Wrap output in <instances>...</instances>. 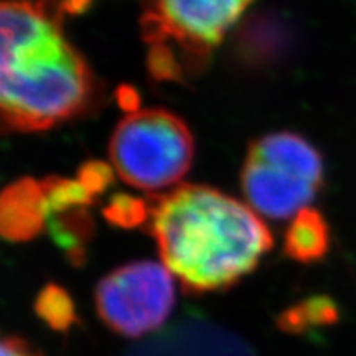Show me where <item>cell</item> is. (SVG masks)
<instances>
[{
    "label": "cell",
    "instance_id": "7a4b0ae2",
    "mask_svg": "<svg viewBox=\"0 0 356 356\" xmlns=\"http://www.w3.org/2000/svg\"><path fill=\"white\" fill-rule=\"evenodd\" d=\"M149 231L188 293L225 291L256 269L273 234L251 207L203 185H181L152 207Z\"/></svg>",
    "mask_w": 356,
    "mask_h": 356
},
{
    "label": "cell",
    "instance_id": "e0dca14e",
    "mask_svg": "<svg viewBox=\"0 0 356 356\" xmlns=\"http://www.w3.org/2000/svg\"><path fill=\"white\" fill-rule=\"evenodd\" d=\"M89 0H63L61 3V8H63V12H73V13H78L81 12L84 7L88 6Z\"/></svg>",
    "mask_w": 356,
    "mask_h": 356
},
{
    "label": "cell",
    "instance_id": "8fae6325",
    "mask_svg": "<svg viewBox=\"0 0 356 356\" xmlns=\"http://www.w3.org/2000/svg\"><path fill=\"white\" fill-rule=\"evenodd\" d=\"M340 318L338 305L328 296H312L289 307L277 317V327L292 335L330 327Z\"/></svg>",
    "mask_w": 356,
    "mask_h": 356
},
{
    "label": "cell",
    "instance_id": "ba28073f",
    "mask_svg": "<svg viewBox=\"0 0 356 356\" xmlns=\"http://www.w3.org/2000/svg\"><path fill=\"white\" fill-rule=\"evenodd\" d=\"M47 226V200L42 181L22 178L7 186L0 202V229L8 241L37 238Z\"/></svg>",
    "mask_w": 356,
    "mask_h": 356
},
{
    "label": "cell",
    "instance_id": "3957f363",
    "mask_svg": "<svg viewBox=\"0 0 356 356\" xmlns=\"http://www.w3.org/2000/svg\"><path fill=\"white\" fill-rule=\"evenodd\" d=\"M323 181L320 154L291 132L261 137L249 147L241 185L249 207L273 220L309 208Z\"/></svg>",
    "mask_w": 356,
    "mask_h": 356
},
{
    "label": "cell",
    "instance_id": "9c48e42d",
    "mask_svg": "<svg viewBox=\"0 0 356 356\" xmlns=\"http://www.w3.org/2000/svg\"><path fill=\"white\" fill-rule=\"evenodd\" d=\"M330 248V229L318 211L305 208L292 218L284 238V252L291 259L312 264L323 259Z\"/></svg>",
    "mask_w": 356,
    "mask_h": 356
},
{
    "label": "cell",
    "instance_id": "5bb4252c",
    "mask_svg": "<svg viewBox=\"0 0 356 356\" xmlns=\"http://www.w3.org/2000/svg\"><path fill=\"white\" fill-rule=\"evenodd\" d=\"M113 168L102 162H88L78 173V180L91 191L95 197L101 195L113 181Z\"/></svg>",
    "mask_w": 356,
    "mask_h": 356
},
{
    "label": "cell",
    "instance_id": "6da1fadb",
    "mask_svg": "<svg viewBox=\"0 0 356 356\" xmlns=\"http://www.w3.org/2000/svg\"><path fill=\"white\" fill-rule=\"evenodd\" d=\"M63 13L51 0H3L0 108L10 131H47L92 99V74L63 35Z\"/></svg>",
    "mask_w": 356,
    "mask_h": 356
},
{
    "label": "cell",
    "instance_id": "2e32d148",
    "mask_svg": "<svg viewBox=\"0 0 356 356\" xmlns=\"http://www.w3.org/2000/svg\"><path fill=\"white\" fill-rule=\"evenodd\" d=\"M119 104L126 108L129 113L139 111L137 109V95L132 89H121V92H119Z\"/></svg>",
    "mask_w": 356,
    "mask_h": 356
},
{
    "label": "cell",
    "instance_id": "7c38bea8",
    "mask_svg": "<svg viewBox=\"0 0 356 356\" xmlns=\"http://www.w3.org/2000/svg\"><path fill=\"white\" fill-rule=\"evenodd\" d=\"M35 312L55 332H68L78 320L73 299L56 284H48L40 291L35 300Z\"/></svg>",
    "mask_w": 356,
    "mask_h": 356
},
{
    "label": "cell",
    "instance_id": "5b68a950",
    "mask_svg": "<svg viewBox=\"0 0 356 356\" xmlns=\"http://www.w3.org/2000/svg\"><path fill=\"white\" fill-rule=\"evenodd\" d=\"M252 0H149L142 32L167 48L186 71H197Z\"/></svg>",
    "mask_w": 356,
    "mask_h": 356
},
{
    "label": "cell",
    "instance_id": "52a82bcc",
    "mask_svg": "<svg viewBox=\"0 0 356 356\" xmlns=\"http://www.w3.org/2000/svg\"><path fill=\"white\" fill-rule=\"evenodd\" d=\"M127 356H256L246 341L202 318L184 320Z\"/></svg>",
    "mask_w": 356,
    "mask_h": 356
},
{
    "label": "cell",
    "instance_id": "9a60e30c",
    "mask_svg": "<svg viewBox=\"0 0 356 356\" xmlns=\"http://www.w3.org/2000/svg\"><path fill=\"white\" fill-rule=\"evenodd\" d=\"M2 356H40V353L22 337L8 335L2 340Z\"/></svg>",
    "mask_w": 356,
    "mask_h": 356
},
{
    "label": "cell",
    "instance_id": "8992f818",
    "mask_svg": "<svg viewBox=\"0 0 356 356\" xmlns=\"http://www.w3.org/2000/svg\"><path fill=\"white\" fill-rule=\"evenodd\" d=\"M96 310L109 330L137 338L157 330L175 302L173 274L157 262L126 264L96 286Z\"/></svg>",
    "mask_w": 356,
    "mask_h": 356
},
{
    "label": "cell",
    "instance_id": "30bf717a",
    "mask_svg": "<svg viewBox=\"0 0 356 356\" xmlns=\"http://www.w3.org/2000/svg\"><path fill=\"white\" fill-rule=\"evenodd\" d=\"M92 225L95 222L86 208H70L47 216V226L53 239L74 264H81L84 261L86 243L92 236Z\"/></svg>",
    "mask_w": 356,
    "mask_h": 356
},
{
    "label": "cell",
    "instance_id": "277c9868",
    "mask_svg": "<svg viewBox=\"0 0 356 356\" xmlns=\"http://www.w3.org/2000/svg\"><path fill=\"white\" fill-rule=\"evenodd\" d=\"M114 172L144 191L175 186L193 160V139L177 115L162 109L129 113L109 142Z\"/></svg>",
    "mask_w": 356,
    "mask_h": 356
},
{
    "label": "cell",
    "instance_id": "4fadbf2b",
    "mask_svg": "<svg viewBox=\"0 0 356 356\" xmlns=\"http://www.w3.org/2000/svg\"><path fill=\"white\" fill-rule=\"evenodd\" d=\"M150 211L144 200L129 197V195H115L104 208V216L109 222L121 228H136L145 225L150 218Z\"/></svg>",
    "mask_w": 356,
    "mask_h": 356
}]
</instances>
